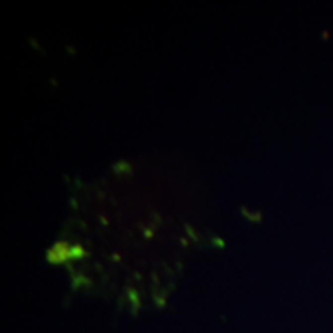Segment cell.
<instances>
[{
  "label": "cell",
  "instance_id": "1",
  "mask_svg": "<svg viewBox=\"0 0 333 333\" xmlns=\"http://www.w3.org/2000/svg\"><path fill=\"white\" fill-rule=\"evenodd\" d=\"M68 253H69V249H68V245L67 244H64V242H59V244H56L54 245V249L50 252V255H48V258L53 261V263H62V256L61 255H64V258H67L68 256Z\"/></svg>",
  "mask_w": 333,
  "mask_h": 333
}]
</instances>
